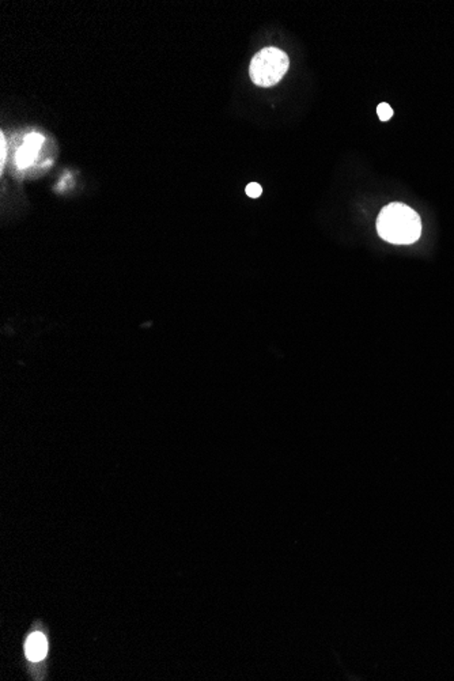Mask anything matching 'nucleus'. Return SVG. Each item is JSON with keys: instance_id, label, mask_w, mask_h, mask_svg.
I'll use <instances>...</instances> for the list:
<instances>
[{"instance_id": "f257e3e1", "label": "nucleus", "mask_w": 454, "mask_h": 681, "mask_svg": "<svg viewBox=\"0 0 454 681\" xmlns=\"http://www.w3.org/2000/svg\"><path fill=\"white\" fill-rule=\"evenodd\" d=\"M377 231L379 237L389 244L410 245L420 237L421 221L408 206L392 203L381 210L377 219Z\"/></svg>"}, {"instance_id": "f03ea898", "label": "nucleus", "mask_w": 454, "mask_h": 681, "mask_svg": "<svg viewBox=\"0 0 454 681\" xmlns=\"http://www.w3.org/2000/svg\"><path fill=\"white\" fill-rule=\"evenodd\" d=\"M290 66L289 56L275 46H268L256 53L249 67V75L255 84L271 87L286 75Z\"/></svg>"}, {"instance_id": "7ed1b4c3", "label": "nucleus", "mask_w": 454, "mask_h": 681, "mask_svg": "<svg viewBox=\"0 0 454 681\" xmlns=\"http://www.w3.org/2000/svg\"><path fill=\"white\" fill-rule=\"evenodd\" d=\"M42 143H44V136L41 134H37V132L29 134L25 138L19 150L15 154L17 166L19 169L29 167L35 162V159L37 158V154L42 147Z\"/></svg>"}, {"instance_id": "20e7f679", "label": "nucleus", "mask_w": 454, "mask_h": 681, "mask_svg": "<svg viewBox=\"0 0 454 681\" xmlns=\"http://www.w3.org/2000/svg\"><path fill=\"white\" fill-rule=\"evenodd\" d=\"M46 651H48V642H46V638L41 633L32 634L28 638L26 644H25V653L30 661H35V662L41 661L46 655Z\"/></svg>"}, {"instance_id": "39448f33", "label": "nucleus", "mask_w": 454, "mask_h": 681, "mask_svg": "<svg viewBox=\"0 0 454 681\" xmlns=\"http://www.w3.org/2000/svg\"><path fill=\"white\" fill-rule=\"evenodd\" d=\"M377 113H379L381 121H388L393 116V109L388 104L382 102V104H379V107H377Z\"/></svg>"}, {"instance_id": "423d86ee", "label": "nucleus", "mask_w": 454, "mask_h": 681, "mask_svg": "<svg viewBox=\"0 0 454 681\" xmlns=\"http://www.w3.org/2000/svg\"><path fill=\"white\" fill-rule=\"evenodd\" d=\"M246 190V194H248L249 197H252V199H257V197H259V196H262V193H263V188H262V185H260V184H257V183H251V184L246 187V190Z\"/></svg>"}, {"instance_id": "0eeeda50", "label": "nucleus", "mask_w": 454, "mask_h": 681, "mask_svg": "<svg viewBox=\"0 0 454 681\" xmlns=\"http://www.w3.org/2000/svg\"><path fill=\"white\" fill-rule=\"evenodd\" d=\"M6 140H4V135L1 134L0 135V150H1V154H0V166H1V170H3V166H4V161H6Z\"/></svg>"}]
</instances>
